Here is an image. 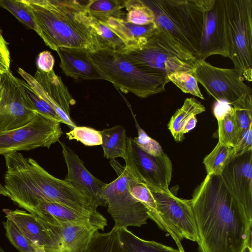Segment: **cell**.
I'll use <instances>...</instances> for the list:
<instances>
[{
	"mask_svg": "<svg viewBox=\"0 0 252 252\" xmlns=\"http://www.w3.org/2000/svg\"><path fill=\"white\" fill-rule=\"evenodd\" d=\"M200 252H241L252 247V211L231 197L220 176L207 175L191 199Z\"/></svg>",
	"mask_w": 252,
	"mask_h": 252,
	"instance_id": "cell-1",
	"label": "cell"
},
{
	"mask_svg": "<svg viewBox=\"0 0 252 252\" xmlns=\"http://www.w3.org/2000/svg\"><path fill=\"white\" fill-rule=\"evenodd\" d=\"M4 187L8 197L32 213L41 202H55L80 212L90 211L92 201L64 180L49 173L35 160L14 152L4 155Z\"/></svg>",
	"mask_w": 252,
	"mask_h": 252,
	"instance_id": "cell-2",
	"label": "cell"
},
{
	"mask_svg": "<svg viewBox=\"0 0 252 252\" xmlns=\"http://www.w3.org/2000/svg\"><path fill=\"white\" fill-rule=\"evenodd\" d=\"M32 13L38 34L51 49H82L90 53L100 49L88 0H25Z\"/></svg>",
	"mask_w": 252,
	"mask_h": 252,
	"instance_id": "cell-3",
	"label": "cell"
},
{
	"mask_svg": "<svg viewBox=\"0 0 252 252\" xmlns=\"http://www.w3.org/2000/svg\"><path fill=\"white\" fill-rule=\"evenodd\" d=\"M89 61L103 77L124 93L146 98L165 91L167 77L143 70L132 63L118 50L102 48L87 51Z\"/></svg>",
	"mask_w": 252,
	"mask_h": 252,
	"instance_id": "cell-4",
	"label": "cell"
},
{
	"mask_svg": "<svg viewBox=\"0 0 252 252\" xmlns=\"http://www.w3.org/2000/svg\"><path fill=\"white\" fill-rule=\"evenodd\" d=\"M155 15L158 28L172 37L195 58L203 25V11L196 0H143Z\"/></svg>",
	"mask_w": 252,
	"mask_h": 252,
	"instance_id": "cell-5",
	"label": "cell"
},
{
	"mask_svg": "<svg viewBox=\"0 0 252 252\" xmlns=\"http://www.w3.org/2000/svg\"><path fill=\"white\" fill-rule=\"evenodd\" d=\"M132 63L145 71L166 77L178 71H192L196 58L170 36L158 28L140 44L118 50Z\"/></svg>",
	"mask_w": 252,
	"mask_h": 252,
	"instance_id": "cell-6",
	"label": "cell"
},
{
	"mask_svg": "<svg viewBox=\"0 0 252 252\" xmlns=\"http://www.w3.org/2000/svg\"><path fill=\"white\" fill-rule=\"evenodd\" d=\"M228 57L243 79L252 80V0H226Z\"/></svg>",
	"mask_w": 252,
	"mask_h": 252,
	"instance_id": "cell-7",
	"label": "cell"
},
{
	"mask_svg": "<svg viewBox=\"0 0 252 252\" xmlns=\"http://www.w3.org/2000/svg\"><path fill=\"white\" fill-rule=\"evenodd\" d=\"M110 163L118 177L106 184L104 195L108 212L114 221L113 227L126 229L146 224L149 217L146 208L128 189L129 172L115 159H111Z\"/></svg>",
	"mask_w": 252,
	"mask_h": 252,
	"instance_id": "cell-8",
	"label": "cell"
},
{
	"mask_svg": "<svg viewBox=\"0 0 252 252\" xmlns=\"http://www.w3.org/2000/svg\"><path fill=\"white\" fill-rule=\"evenodd\" d=\"M62 134L61 123L37 112L24 126L0 132V155L39 147L49 148Z\"/></svg>",
	"mask_w": 252,
	"mask_h": 252,
	"instance_id": "cell-9",
	"label": "cell"
},
{
	"mask_svg": "<svg viewBox=\"0 0 252 252\" xmlns=\"http://www.w3.org/2000/svg\"><path fill=\"white\" fill-rule=\"evenodd\" d=\"M125 167L138 181L145 184L152 191L169 193L172 164L166 153L157 157L150 156L127 138Z\"/></svg>",
	"mask_w": 252,
	"mask_h": 252,
	"instance_id": "cell-10",
	"label": "cell"
},
{
	"mask_svg": "<svg viewBox=\"0 0 252 252\" xmlns=\"http://www.w3.org/2000/svg\"><path fill=\"white\" fill-rule=\"evenodd\" d=\"M193 73L197 82L217 101L233 106L246 95L252 94L251 88L234 68L218 67L205 60H196Z\"/></svg>",
	"mask_w": 252,
	"mask_h": 252,
	"instance_id": "cell-11",
	"label": "cell"
},
{
	"mask_svg": "<svg viewBox=\"0 0 252 252\" xmlns=\"http://www.w3.org/2000/svg\"><path fill=\"white\" fill-rule=\"evenodd\" d=\"M18 73L33 90L57 113L63 121L72 129L77 126L70 116V108L76 103L61 77L52 70L48 72L37 69L34 76L19 67Z\"/></svg>",
	"mask_w": 252,
	"mask_h": 252,
	"instance_id": "cell-12",
	"label": "cell"
},
{
	"mask_svg": "<svg viewBox=\"0 0 252 252\" xmlns=\"http://www.w3.org/2000/svg\"><path fill=\"white\" fill-rule=\"evenodd\" d=\"M37 113L29 105L12 72L0 74V132L24 126Z\"/></svg>",
	"mask_w": 252,
	"mask_h": 252,
	"instance_id": "cell-13",
	"label": "cell"
},
{
	"mask_svg": "<svg viewBox=\"0 0 252 252\" xmlns=\"http://www.w3.org/2000/svg\"><path fill=\"white\" fill-rule=\"evenodd\" d=\"M203 14L201 42L196 59L205 60L215 55L228 57L226 0H212Z\"/></svg>",
	"mask_w": 252,
	"mask_h": 252,
	"instance_id": "cell-14",
	"label": "cell"
},
{
	"mask_svg": "<svg viewBox=\"0 0 252 252\" xmlns=\"http://www.w3.org/2000/svg\"><path fill=\"white\" fill-rule=\"evenodd\" d=\"M36 216L50 238V244L44 248L46 252H86L94 232L98 230L83 224Z\"/></svg>",
	"mask_w": 252,
	"mask_h": 252,
	"instance_id": "cell-15",
	"label": "cell"
},
{
	"mask_svg": "<svg viewBox=\"0 0 252 252\" xmlns=\"http://www.w3.org/2000/svg\"><path fill=\"white\" fill-rule=\"evenodd\" d=\"M158 209L170 225L179 240L197 242L198 235L191 199L169 193L152 191Z\"/></svg>",
	"mask_w": 252,
	"mask_h": 252,
	"instance_id": "cell-16",
	"label": "cell"
},
{
	"mask_svg": "<svg viewBox=\"0 0 252 252\" xmlns=\"http://www.w3.org/2000/svg\"><path fill=\"white\" fill-rule=\"evenodd\" d=\"M220 176L232 198L252 211V151L233 158Z\"/></svg>",
	"mask_w": 252,
	"mask_h": 252,
	"instance_id": "cell-17",
	"label": "cell"
},
{
	"mask_svg": "<svg viewBox=\"0 0 252 252\" xmlns=\"http://www.w3.org/2000/svg\"><path fill=\"white\" fill-rule=\"evenodd\" d=\"M60 143L67 169V174L64 180L92 200L97 207L107 206L104 195V189L107 184L93 176L71 149L63 142Z\"/></svg>",
	"mask_w": 252,
	"mask_h": 252,
	"instance_id": "cell-18",
	"label": "cell"
},
{
	"mask_svg": "<svg viewBox=\"0 0 252 252\" xmlns=\"http://www.w3.org/2000/svg\"><path fill=\"white\" fill-rule=\"evenodd\" d=\"M32 214L42 219L55 218L62 221L89 225L98 230L104 231L107 225V219L98 211L93 212H80L49 201L39 203Z\"/></svg>",
	"mask_w": 252,
	"mask_h": 252,
	"instance_id": "cell-19",
	"label": "cell"
},
{
	"mask_svg": "<svg viewBox=\"0 0 252 252\" xmlns=\"http://www.w3.org/2000/svg\"><path fill=\"white\" fill-rule=\"evenodd\" d=\"M56 51L60 59V66L66 76L76 81L104 80L88 59L86 50L59 48Z\"/></svg>",
	"mask_w": 252,
	"mask_h": 252,
	"instance_id": "cell-20",
	"label": "cell"
},
{
	"mask_svg": "<svg viewBox=\"0 0 252 252\" xmlns=\"http://www.w3.org/2000/svg\"><path fill=\"white\" fill-rule=\"evenodd\" d=\"M3 211L5 217L10 220L33 244L44 248L49 245V235L36 215L18 209H4Z\"/></svg>",
	"mask_w": 252,
	"mask_h": 252,
	"instance_id": "cell-21",
	"label": "cell"
},
{
	"mask_svg": "<svg viewBox=\"0 0 252 252\" xmlns=\"http://www.w3.org/2000/svg\"><path fill=\"white\" fill-rule=\"evenodd\" d=\"M105 23L124 42L125 46L136 45L145 42L155 33L158 28L155 23L137 25L124 19L108 18Z\"/></svg>",
	"mask_w": 252,
	"mask_h": 252,
	"instance_id": "cell-22",
	"label": "cell"
},
{
	"mask_svg": "<svg viewBox=\"0 0 252 252\" xmlns=\"http://www.w3.org/2000/svg\"><path fill=\"white\" fill-rule=\"evenodd\" d=\"M100 132L104 157L110 159L117 158H122L125 159L127 137L124 127L121 125L116 126L103 129Z\"/></svg>",
	"mask_w": 252,
	"mask_h": 252,
	"instance_id": "cell-23",
	"label": "cell"
},
{
	"mask_svg": "<svg viewBox=\"0 0 252 252\" xmlns=\"http://www.w3.org/2000/svg\"><path fill=\"white\" fill-rule=\"evenodd\" d=\"M205 111V106L194 97L187 98L185 100L183 106L176 111L168 124V129L175 141L180 142L185 139L182 131L189 119Z\"/></svg>",
	"mask_w": 252,
	"mask_h": 252,
	"instance_id": "cell-24",
	"label": "cell"
},
{
	"mask_svg": "<svg viewBox=\"0 0 252 252\" xmlns=\"http://www.w3.org/2000/svg\"><path fill=\"white\" fill-rule=\"evenodd\" d=\"M119 234L127 252H180L178 249L141 239L128 228L120 229Z\"/></svg>",
	"mask_w": 252,
	"mask_h": 252,
	"instance_id": "cell-25",
	"label": "cell"
},
{
	"mask_svg": "<svg viewBox=\"0 0 252 252\" xmlns=\"http://www.w3.org/2000/svg\"><path fill=\"white\" fill-rule=\"evenodd\" d=\"M86 252H127L120 238L119 229L114 227L107 232L96 231Z\"/></svg>",
	"mask_w": 252,
	"mask_h": 252,
	"instance_id": "cell-26",
	"label": "cell"
},
{
	"mask_svg": "<svg viewBox=\"0 0 252 252\" xmlns=\"http://www.w3.org/2000/svg\"><path fill=\"white\" fill-rule=\"evenodd\" d=\"M124 1L120 0H88L86 10L91 17L103 22L109 18L123 19Z\"/></svg>",
	"mask_w": 252,
	"mask_h": 252,
	"instance_id": "cell-27",
	"label": "cell"
},
{
	"mask_svg": "<svg viewBox=\"0 0 252 252\" xmlns=\"http://www.w3.org/2000/svg\"><path fill=\"white\" fill-rule=\"evenodd\" d=\"M233 158V147L218 142L214 149L203 159L207 175L220 176Z\"/></svg>",
	"mask_w": 252,
	"mask_h": 252,
	"instance_id": "cell-28",
	"label": "cell"
},
{
	"mask_svg": "<svg viewBox=\"0 0 252 252\" xmlns=\"http://www.w3.org/2000/svg\"><path fill=\"white\" fill-rule=\"evenodd\" d=\"M218 123L219 142L233 147L241 131L236 120L232 106L221 119L218 120Z\"/></svg>",
	"mask_w": 252,
	"mask_h": 252,
	"instance_id": "cell-29",
	"label": "cell"
},
{
	"mask_svg": "<svg viewBox=\"0 0 252 252\" xmlns=\"http://www.w3.org/2000/svg\"><path fill=\"white\" fill-rule=\"evenodd\" d=\"M127 13L125 20L137 25H147L155 23L153 11L142 0H126L124 1Z\"/></svg>",
	"mask_w": 252,
	"mask_h": 252,
	"instance_id": "cell-30",
	"label": "cell"
},
{
	"mask_svg": "<svg viewBox=\"0 0 252 252\" xmlns=\"http://www.w3.org/2000/svg\"><path fill=\"white\" fill-rule=\"evenodd\" d=\"M16 79L29 105L33 110L63 123L55 111L42 99L27 82L17 77Z\"/></svg>",
	"mask_w": 252,
	"mask_h": 252,
	"instance_id": "cell-31",
	"label": "cell"
},
{
	"mask_svg": "<svg viewBox=\"0 0 252 252\" xmlns=\"http://www.w3.org/2000/svg\"><path fill=\"white\" fill-rule=\"evenodd\" d=\"M0 6L8 11L22 24L38 33L32 13L25 0H0Z\"/></svg>",
	"mask_w": 252,
	"mask_h": 252,
	"instance_id": "cell-32",
	"label": "cell"
},
{
	"mask_svg": "<svg viewBox=\"0 0 252 252\" xmlns=\"http://www.w3.org/2000/svg\"><path fill=\"white\" fill-rule=\"evenodd\" d=\"M91 17L92 25L95 31L100 49L111 48L119 50L125 46L122 40L105 22Z\"/></svg>",
	"mask_w": 252,
	"mask_h": 252,
	"instance_id": "cell-33",
	"label": "cell"
},
{
	"mask_svg": "<svg viewBox=\"0 0 252 252\" xmlns=\"http://www.w3.org/2000/svg\"><path fill=\"white\" fill-rule=\"evenodd\" d=\"M167 78L184 93L204 99L193 71L175 72L169 74Z\"/></svg>",
	"mask_w": 252,
	"mask_h": 252,
	"instance_id": "cell-34",
	"label": "cell"
},
{
	"mask_svg": "<svg viewBox=\"0 0 252 252\" xmlns=\"http://www.w3.org/2000/svg\"><path fill=\"white\" fill-rule=\"evenodd\" d=\"M3 225L6 237L19 252H36L32 243L10 220L7 218Z\"/></svg>",
	"mask_w": 252,
	"mask_h": 252,
	"instance_id": "cell-35",
	"label": "cell"
},
{
	"mask_svg": "<svg viewBox=\"0 0 252 252\" xmlns=\"http://www.w3.org/2000/svg\"><path fill=\"white\" fill-rule=\"evenodd\" d=\"M69 140L80 141L87 146L102 144V140L100 131L87 126H77L66 133Z\"/></svg>",
	"mask_w": 252,
	"mask_h": 252,
	"instance_id": "cell-36",
	"label": "cell"
},
{
	"mask_svg": "<svg viewBox=\"0 0 252 252\" xmlns=\"http://www.w3.org/2000/svg\"><path fill=\"white\" fill-rule=\"evenodd\" d=\"M232 107L236 120L242 131L252 124V94L246 95Z\"/></svg>",
	"mask_w": 252,
	"mask_h": 252,
	"instance_id": "cell-37",
	"label": "cell"
},
{
	"mask_svg": "<svg viewBox=\"0 0 252 252\" xmlns=\"http://www.w3.org/2000/svg\"><path fill=\"white\" fill-rule=\"evenodd\" d=\"M135 123L138 136L132 139L133 142L140 149L150 156L157 157L161 155L163 151L158 142L146 133L139 126L135 119Z\"/></svg>",
	"mask_w": 252,
	"mask_h": 252,
	"instance_id": "cell-38",
	"label": "cell"
},
{
	"mask_svg": "<svg viewBox=\"0 0 252 252\" xmlns=\"http://www.w3.org/2000/svg\"><path fill=\"white\" fill-rule=\"evenodd\" d=\"M233 149V158L252 151V124L248 128L241 132L239 139Z\"/></svg>",
	"mask_w": 252,
	"mask_h": 252,
	"instance_id": "cell-39",
	"label": "cell"
},
{
	"mask_svg": "<svg viewBox=\"0 0 252 252\" xmlns=\"http://www.w3.org/2000/svg\"><path fill=\"white\" fill-rule=\"evenodd\" d=\"M55 60L49 51H44L40 53L36 60L37 69L48 72L53 70Z\"/></svg>",
	"mask_w": 252,
	"mask_h": 252,
	"instance_id": "cell-40",
	"label": "cell"
},
{
	"mask_svg": "<svg viewBox=\"0 0 252 252\" xmlns=\"http://www.w3.org/2000/svg\"><path fill=\"white\" fill-rule=\"evenodd\" d=\"M6 42H0V75L10 71V53Z\"/></svg>",
	"mask_w": 252,
	"mask_h": 252,
	"instance_id": "cell-41",
	"label": "cell"
},
{
	"mask_svg": "<svg viewBox=\"0 0 252 252\" xmlns=\"http://www.w3.org/2000/svg\"><path fill=\"white\" fill-rule=\"evenodd\" d=\"M232 106L224 101H217L215 103L213 112L217 121L221 119Z\"/></svg>",
	"mask_w": 252,
	"mask_h": 252,
	"instance_id": "cell-42",
	"label": "cell"
},
{
	"mask_svg": "<svg viewBox=\"0 0 252 252\" xmlns=\"http://www.w3.org/2000/svg\"><path fill=\"white\" fill-rule=\"evenodd\" d=\"M197 121L195 116L191 117L184 126L182 131V134L185 135V133L193 129L196 126Z\"/></svg>",
	"mask_w": 252,
	"mask_h": 252,
	"instance_id": "cell-43",
	"label": "cell"
},
{
	"mask_svg": "<svg viewBox=\"0 0 252 252\" xmlns=\"http://www.w3.org/2000/svg\"><path fill=\"white\" fill-rule=\"evenodd\" d=\"M8 196V193L4 187L0 183V196Z\"/></svg>",
	"mask_w": 252,
	"mask_h": 252,
	"instance_id": "cell-44",
	"label": "cell"
},
{
	"mask_svg": "<svg viewBox=\"0 0 252 252\" xmlns=\"http://www.w3.org/2000/svg\"><path fill=\"white\" fill-rule=\"evenodd\" d=\"M32 246L36 252H46L43 246L37 245L32 243Z\"/></svg>",
	"mask_w": 252,
	"mask_h": 252,
	"instance_id": "cell-45",
	"label": "cell"
},
{
	"mask_svg": "<svg viewBox=\"0 0 252 252\" xmlns=\"http://www.w3.org/2000/svg\"><path fill=\"white\" fill-rule=\"evenodd\" d=\"M241 252H252V247H250L248 245H246L242 249Z\"/></svg>",
	"mask_w": 252,
	"mask_h": 252,
	"instance_id": "cell-46",
	"label": "cell"
},
{
	"mask_svg": "<svg viewBox=\"0 0 252 252\" xmlns=\"http://www.w3.org/2000/svg\"><path fill=\"white\" fill-rule=\"evenodd\" d=\"M5 41H6V40L3 38L1 30L0 29V42H5Z\"/></svg>",
	"mask_w": 252,
	"mask_h": 252,
	"instance_id": "cell-47",
	"label": "cell"
},
{
	"mask_svg": "<svg viewBox=\"0 0 252 252\" xmlns=\"http://www.w3.org/2000/svg\"><path fill=\"white\" fill-rule=\"evenodd\" d=\"M0 252H5L0 247Z\"/></svg>",
	"mask_w": 252,
	"mask_h": 252,
	"instance_id": "cell-48",
	"label": "cell"
}]
</instances>
